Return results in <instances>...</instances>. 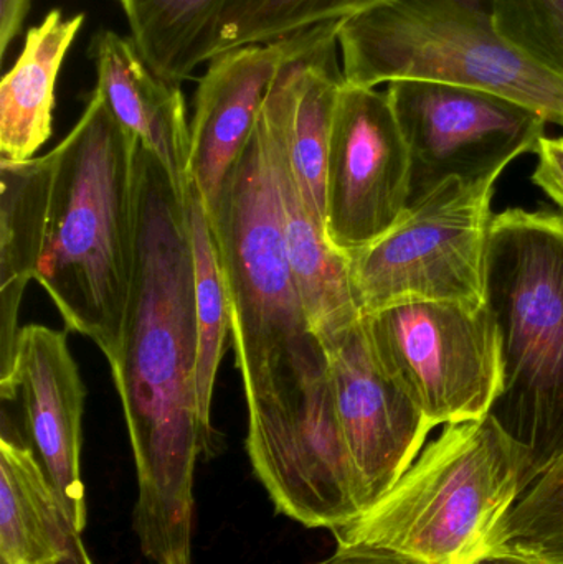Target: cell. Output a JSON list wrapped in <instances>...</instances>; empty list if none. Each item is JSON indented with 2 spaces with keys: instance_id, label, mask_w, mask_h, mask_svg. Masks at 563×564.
<instances>
[{
  "instance_id": "cell-1",
  "label": "cell",
  "mask_w": 563,
  "mask_h": 564,
  "mask_svg": "<svg viewBox=\"0 0 563 564\" xmlns=\"http://www.w3.org/2000/svg\"><path fill=\"white\" fill-rule=\"evenodd\" d=\"M197 351L185 195L139 144L134 274L108 361L138 469L134 532L154 564L192 563L195 466L218 447L198 408Z\"/></svg>"
},
{
  "instance_id": "cell-2",
  "label": "cell",
  "mask_w": 563,
  "mask_h": 564,
  "mask_svg": "<svg viewBox=\"0 0 563 564\" xmlns=\"http://www.w3.org/2000/svg\"><path fill=\"white\" fill-rule=\"evenodd\" d=\"M207 217L230 297L248 456L280 512L300 517L313 506L317 487L307 400L329 371L288 258L268 99Z\"/></svg>"
},
{
  "instance_id": "cell-3",
  "label": "cell",
  "mask_w": 563,
  "mask_h": 564,
  "mask_svg": "<svg viewBox=\"0 0 563 564\" xmlns=\"http://www.w3.org/2000/svg\"><path fill=\"white\" fill-rule=\"evenodd\" d=\"M139 141L98 91L53 149L45 245L35 281L69 330L106 360L118 350L138 238Z\"/></svg>"
},
{
  "instance_id": "cell-4",
  "label": "cell",
  "mask_w": 563,
  "mask_h": 564,
  "mask_svg": "<svg viewBox=\"0 0 563 564\" xmlns=\"http://www.w3.org/2000/svg\"><path fill=\"white\" fill-rule=\"evenodd\" d=\"M486 305L501 344L498 426L528 454L529 486L563 454V215H492Z\"/></svg>"
},
{
  "instance_id": "cell-5",
  "label": "cell",
  "mask_w": 563,
  "mask_h": 564,
  "mask_svg": "<svg viewBox=\"0 0 563 564\" xmlns=\"http://www.w3.org/2000/svg\"><path fill=\"white\" fill-rule=\"evenodd\" d=\"M529 477L528 454L491 416L446 424L389 492L333 533L337 545L473 564L495 545Z\"/></svg>"
},
{
  "instance_id": "cell-6",
  "label": "cell",
  "mask_w": 563,
  "mask_h": 564,
  "mask_svg": "<svg viewBox=\"0 0 563 564\" xmlns=\"http://www.w3.org/2000/svg\"><path fill=\"white\" fill-rule=\"evenodd\" d=\"M344 82L433 79L492 93L563 129V78L496 29L491 0H390L337 26Z\"/></svg>"
},
{
  "instance_id": "cell-7",
  "label": "cell",
  "mask_w": 563,
  "mask_h": 564,
  "mask_svg": "<svg viewBox=\"0 0 563 564\" xmlns=\"http://www.w3.org/2000/svg\"><path fill=\"white\" fill-rule=\"evenodd\" d=\"M501 174L445 182L413 200L383 237L349 254L360 314L419 301L485 307L491 202Z\"/></svg>"
},
{
  "instance_id": "cell-8",
  "label": "cell",
  "mask_w": 563,
  "mask_h": 564,
  "mask_svg": "<svg viewBox=\"0 0 563 564\" xmlns=\"http://www.w3.org/2000/svg\"><path fill=\"white\" fill-rule=\"evenodd\" d=\"M364 321L380 367L433 427L491 413L502 364L488 305L403 302Z\"/></svg>"
},
{
  "instance_id": "cell-9",
  "label": "cell",
  "mask_w": 563,
  "mask_h": 564,
  "mask_svg": "<svg viewBox=\"0 0 563 564\" xmlns=\"http://www.w3.org/2000/svg\"><path fill=\"white\" fill-rule=\"evenodd\" d=\"M386 93L412 158V202L453 178L505 172L538 152L549 124L528 106L453 83L399 79Z\"/></svg>"
},
{
  "instance_id": "cell-10",
  "label": "cell",
  "mask_w": 563,
  "mask_h": 564,
  "mask_svg": "<svg viewBox=\"0 0 563 564\" xmlns=\"http://www.w3.org/2000/svg\"><path fill=\"white\" fill-rule=\"evenodd\" d=\"M410 202L412 158L389 96L344 82L327 154V241L349 257L383 237Z\"/></svg>"
},
{
  "instance_id": "cell-11",
  "label": "cell",
  "mask_w": 563,
  "mask_h": 564,
  "mask_svg": "<svg viewBox=\"0 0 563 564\" xmlns=\"http://www.w3.org/2000/svg\"><path fill=\"white\" fill-rule=\"evenodd\" d=\"M324 351L334 408L366 510L415 463L435 427L380 367L364 315Z\"/></svg>"
},
{
  "instance_id": "cell-12",
  "label": "cell",
  "mask_w": 563,
  "mask_h": 564,
  "mask_svg": "<svg viewBox=\"0 0 563 564\" xmlns=\"http://www.w3.org/2000/svg\"><path fill=\"white\" fill-rule=\"evenodd\" d=\"M0 397L6 403H20L26 446L35 454L69 522L83 532L86 502L82 421L86 390L65 332L36 324L20 328L12 370L0 381Z\"/></svg>"
},
{
  "instance_id": "cell-13",
  "label": "cell",
  "mask_w": 563,
  "mask_h": 564,
  "mask_svg": "<svg viewBox=\"0 0 563 564\" xmlns=\"http://www.w3.org/2000/svg\"><path fill=\"white\" fill-rule=\"evenodd\" d=\"M314 29L238 46L208 62L195 91L188 161V178L207 214L257 128L278 72L310 42Z\"/></svg>"
},
{
  "instance_id": "cell-14",
  "label": "cell",
  "mask_w": 563,
  "mask_h": 564,
  "mask_svg": "<svg viewBox=\"0 0 563 564\" xmlns=\"http://www.w3.org/2000/svg\"><path fill=\"white\" fill-rule=\"evenodd\" d=\"M313 40L301 50L307 48ZM300 53H294L281 66L268 95V105L277 129L278 185L288 258L311 327L326 347L359 322L362 314L354 297L349 258L331 247L324 228L307 212L288 154L286 116Z\"/></svg>"
},
{
  "instance_id": "cell-15",
  "label": "cell",
  "mask_w": 563,
  "mask_h": 564,
  "mask_svg": "<svg viewBox=\"0 0 563 564\" xmlns=\"http://www.w3.org/2000/svg\"><path fill=\"white\" fill-rule=\"evenodd\" d=\"M96 91L119 124L154 155L185 195L191 161V122L178 83L161 78L131 39L99 30L91 42Z\"/></svg>"
},
{
  "instance_id": "cell-16",
  "label": "cell",
  "mask_w": 563,
  "mask_h": 564,
  "mask_svg": "<svg viewBox=\"0 0 563 564\" xmlns=\"http://www.w3.org/2000/svg\"><path fill=\"white\" fill-rule=\"evenodd\" d=\"M53 154L0 161V381L12 370L19 314L45 245Z\"/></svg>"
},
{
  "instance_id": "cell-17",
  "label": "cell",
  "mask_w": 563,
  "mask_h": 564,
  "mask_svg": "<svg viewBox=\"0 0 563 564\" xmlns=\"http://www.w3.org/2000/svg\"><path fill=\"white\" fill-rule=\"evenodd\" d=\"M2 564L89 562L82 532L59 506L33 451L20 437L0 440Z\"/></svg>"
},
{
  "instance_id": "cell-18",
  "label": "cell",
  "mask_w": 563,
  "mask_h": 564,
  "mask_svg": "<svg viewBox=\"0 0 563 564\" xmlns=\"http://www.w3.org/2000/svg\"><path fill=\"white\" fill-rule=\"evenodd\" d=\"M85 23V13H46L26 33L15 65L0 85V161H30L53 128L59 69Z\"/></svg>"
},
{
  "instance_id": "cell-19",
  "label": "cell",
  "mask_w": 563,
  "mask_h": 564,
  "mask_svg": "<svg viewBox=\"0 0 563 564\" xmlns=\"http://www.w3.org/2000/svg\"><path fill=\"white\" fill-rule=\"evenodd\" d=\"M136 48L161 78L181 85L210 62L228 0H118Z\"/></svg>"
},
{
  "instance_id": "cell-20",
  "label": "cell",
  "mask_w": 563,
  "mask_h": 564,
  "mask_svg": "<svg viewBox=\"0 0 563 564\" xmlns=\"http://www.w3.org/2000/svg\"><path fill=\"white\" fill-rule=\"evenodd\" d=\"M192 258H194L195 317H197V393L205 426L212 424V400L218 367L231 334L230 297L221 270L217 241L195 185L185 192Z\"/></svg>"
},
{
  "instance_id": "cell-21",
  "label": "cell",
  "mask_w": 563,
  "mask_h": 564,
  "mask_svg": "<svg viewBox=\"0 0 563 564\" xmlns=\"http://www.w3.org/2000/svg\"><path fill=\"white\" fill-rule=\"evenodd\" d=\"M390 0H228L218 23L215 55L274 42L324 23L343 22Z\"/></svg>"
},
{
  "instance_id": "cell-22",
  "label": "cell",
  "mask_w": 563,
  "mask_h": 564,
  "mask_svg": "<svg viewBox=\"0 0 563 564\" xmlns=\"http://www.w3.org/2000/svg\"><path fill=\"white\" fill-rule=\"evenodd\" d=\"M495 546L563 563V454L519 496Z\"/></svg>"
},
{
  "instance_id": "cell-23",
  "label": "cell",
  "mask_w": 563,
  "mask_h": 564,
  "mask_svg": "<svg viewBox=\"0 0 563 564\" xmlns=\"http://www.w3.org/2000/svg\"><path fill=\"white\" fill-rule=\"evenodd\" d=\"M496 29L563 78V0H491Z\"/></svg>"
},
{
  "instance_id": "cell-24",
  "label": "cell",
  "mask_w": 563,
  "mask_h": 564,
  "mask_svg": "<svg viewBox=\"0 0 563 564\" xmlns=\"http://www.w3.org/2000/svg\"><path fill=\"white\" fill-rule=\"evenodd\" d=\"M535 154L538 167L532 174V182L563 212V138L545 135Z\"/></svg>"
},
{
  "instance_id": "cell-25",
  "label": "cell",
  "mask_w": 563,
  "mask_h": 564,
  "mask_svg": "<svg viewBox=\"0 0 563 564\" xmlns=\"http://www.w3.org/2000/svg\"><path fill=\"white\" fill-rule=\"evenodd\" d=\"M317 564H426L419 560L410 558L402 553L380 546L364 545H337L336 553L331 558Z\"/></svg>"
},
{
  "instance_id": "cell-26",
  "label": "cell",
  "mask_w": 563,
  "mask_h": 564,
  "mask_svg": "<svg viewBox=\"0 0 563 564\" xmlns=\"http://www.w3.org/2000/svg\"><path fill=\"white\" fill-rule=\"evenodd\" d=\"M29 10L30 0H0V55H6L10 43L22 32Z\"/></svg>"
},
{
  "instance_id": "cell-27",
  "label": "cell",
  "mask_w": 563,
  "mask_h": 564,
  "mask_svg": "<svg viewBox=\"0 0 563 564\" xmlns=\"http://www.w3.org/2000/svg\"><path fill=\"white\" fill-rule=\"evenodd\" d=\"M473 564H563L552 562V560L542 558L534 553L522 552V550L506 549V546H495L483 555L478 562Z\"/></svg>"
},
{
  "instance_id": "cell-28",
  "label": "cell",
  "mask_w": 563,
  "mask_h": 564,
  "mask_svg": "<svg viewBox=\"0 0 563 564\" xmlns=\"http://www.w3.org/2000/svg\"><path fill=\"white\" fill-rule=\"evenodd\" d=\"M52 564H58V563H52Z\"/></svg>"
}]
</instances>
